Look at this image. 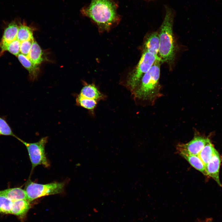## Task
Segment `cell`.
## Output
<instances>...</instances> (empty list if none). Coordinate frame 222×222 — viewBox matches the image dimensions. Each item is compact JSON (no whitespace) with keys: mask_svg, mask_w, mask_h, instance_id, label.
Wrapping results in <instances>:
<instances>
[{"mask_svg":"<svg viewBox=\"0 0 222 222\" xmlns=\"http://www.w3.org/2000/svg\"><path fill=\"white\" fill-rule=\"evenodd\" d=\"M1 195L6 197L12 201L21 199L28 200L25 190L19 187L9 188L2 191Z\"/></svg>","mask_w":222,"mask_h":222,"instance_id":"obj_12","label":"cell"},{"mask_svg":"<svg viewBox=\"0 0 222 222\" xmlns=\"http://www.w3.org/2000/svg\"><path fill=\"white\" fill-rule=\"evenodd\" d=\"M220 163L219 154L216 150L212 159L206 166V171L207 175L212 178L221 186L219 176Z\"/></svg>","mask_w":222,"mask_h":222,"instance_id":"obj_8","label":"cell"},{"mask_svg":"<svg viewBox=\"0 0 222 222\" xmlns=\"http://www.w3.org/2000/svg\"><path fill=\"white\" fill-rule=\"evenodd\" d=\"M34 39H31L20 42V53L27 57L30 51Z\"/></svg>","mask_w":222,"mask_h":222,"instance_id":"obj_22","label":"cell"},{"mask_svg":"<svg viewBox=\"0 0 222 222\" xmlns=\"http://www.w3.org/2000/svg\"><path fill=\"white\" fill-rule=\"evenodd\" d=\"M76 103L80 106L87 109L92 110L96 107L97 101L79 95L76 99Z\"/></svg>","mask_w":222,"mask_h":222,"instance_id":"obj_19","label":"cell"},{"mask_svg":"<svg viewBox=\"0 0 222 222\" xmlns=\"http://www.w3.org/2000/svg\"><path fill=\"white\" fill-rule=\"evenodd\" d=\"M30 202L25 199L13 201L11 214L19 216L24 215L30 208Z\"/></svg>","mask_w":222,"mask_h":222,"instance_id":"obj_13","label":"cell"},{"mask_svg":"<svg viewBox=\"0 0 222 222\" xmlns=\"http://www.w3.org/2000/svg\"><path fill=\"white\" fill-rule=\"evenodd\" d=\"M209 139L201 136L195 135L193 139L187 143L179 144L177 150L180 154H186L198 155Z\"/></svg>","mask_w":222,"mask_h":222,"instance_id":"obj_7","label":"cell"},{"mask_svg":"<svg viewBox=\"0 0 222 222\" xmlns=\"http://www.w3.org/2000/svg\"><path fill=\"white\" fill-rule=\"evenodd\" d=\"M43 52L38 43L34 40L27 57L34 64L38 65L43 61Z\"/></svg>","mask_w":222,"mask_h":222,"instance_id":"obj_15","label":"cell"},{"mask_svg":"<svg viewBox=\"0 0 222 222\" xmlns=\"http://www.w3.org/2000/svg\"><path fill=\"white\" fill-rule=\"evenodd\" d=\"M159 39L157 32L149 34L146 37L144 43V50L155 56H158Z\"/></svg>","mask_w":222,"mask_h":222,"instance_id":"obj_10","label":"cell"},{"mask_svg":"<svg viewBox=\"0 0 222 222\" xmlns=\"http://www.w3.org/2000/svg\"><path fill=\"white\" fill-rule=\"evenodd\" d=\"M116 6L110 0H92L82 13L95 22L101 31L108 30L117 19Z\"/></svg>","mask_w":222,"mask_h":222,"instance_id":"obj_1","label":"cell"},{"mask_svg":"<svg viewBox=\"0 0 222 222\" xmlns=\"http://www.w3.org/2000/svg\"><path fill=\"white\" fill-rule=\"evenodd\" d=\"M18 28L19 25L15 20L12 21L8 24L4 30L0 42V47L1 50L15 39Z\"/></svg>","mask_w":222,"mask_h":222,"instance_id":"obj_9","label":"cell"},{"mask_svg":"<svg viewBox=\"0 0 222 222\" xmlns=\"http://www.w3.org/2000/svg\"><path fill=\"white\" fill-rule=\"evenodd\" d=\"M194 168L205 175H207L206 166L198 155L180 154Z\"/></svg>","mask_w":222,"mask_h":222,"instance_id":"obj_16","label":"cell"},{"mask_svg":"<svg viewBox=\"0 0 222 222\" xmlns=\"http://www.w3.org/2000/svg\"><path fill=\"white\" fill-rule=\"evenodd\" d=\"M160 60H157L133 91L136 98L153 102L160 94Z\"/></svg>","mask_w":222,"mask_h":222,"instance_id":"obj_2","label":"cell"},{"mask_svg":"<svg viewBox=\"0 0 222 222\" xmlns=\"http://www.w3.org/2000/svg\"><path fill=\"white\" fill-rule=\"evenodd\" d=\"M215 150L216 149L209 141L198 154V156L205 166L212 159Z\"/></svg>","mask_w":222,"mask_h":222,"instance_id":"obj_17","label":"cell"},{"mask_svg":"<svg viewBox=\"0 0 222 222\" xmlns=\"http://www.w3.org/2000/svg\"><path fill=\"white\" fill-rule=\"evenodd\" d=\"M64 183L54 182L45 184L38 183L29 180L24 190L28 200L31 201L41 197L61 193L64 191Z\"/></svg>","mask_w":222,"mask_h":222,"instance_id":"obj_4","label":"cell"},{"mask_svg":"<svg viewBox=\"0 0 222 222\" xmlns=\"http://www.w3.org/2000/svg\"><path fill=\"white\" fill-rule=\"evenodd\" d=\"M15 39L20 42L34 39L32 29L25 24H20Z\"/></svg>","mask_w":222,"mask_h":222,"instance_id":"obj_18","label":"cell"},{"mask_svg":"<svg viewBox=\"0 0 222 222\" xmlns=\"http://www.w3.org/2000/svg\"><path fill=\"white\" fill-rule=\"evenodd\" d=\"M205 222H212L210 220H208V221H205Z\"/></svg>","mask_w":222,"mask_h":222,"instance_id":"obj_24","label":"cell"},{"mask_svg":"<svg viewBox=\"0 0 222 222\" xmlns=\"http://www.w3.org/2000/svg\"><path fill=\"white\" fill-rule=\"evenodd\" d=\"M2 192V191H0V195H1Z\"/></svg>","mask_w":222,"mask_h":222,"instance_id":"obj_23","label":"cell"},{"mask_svg":"<svg viewBox=\"0 0 222 222\" xmlns=\"http://www.w3.org/2000/svg\"><path fill=\"white\" fill-rule=\"evenodd\" d=\"M79 95L89 99L97 100L101 99L103 96L93 84H87L82 88Z\"/></svg>","mask_w":222,"mask_h":222,"instance_id":"obj_14","label":"cell"},{"mask_svg":"<svg viewBox=\"0 0 222 222\" xmlns=\"http://www.w3.org/2000/svg\"><path fill=\"white\" fill-rule=\"evenodd\" d=\"M157 60L161 61L159 56H155L147 51H143L138 65L130 74L127 80V84L132 90L133 91L134 90L144 75L148 72Z\"/></svg>","mask_w":222,"mask_h":222,"instance_id":"obj_5","label":"cell"},{"mask_svg":"<svg viewBox=\"0 0 222 222\" xmlns=\"http://www.w3.org/2000/svg\"><path fill=\"white\" fill-rule=\"evenodd\" d=\"M2 135L16 136L5 119L0 116V136Z\"/></svg>","mask_w":222,"mask_h":222,"instance_id":"obj_21","label":"cell"},{"mask_svg":"<svg viewBox=\"0 0 222 222\" xmlns=\"http://www.w3.org/2000/svg\"><path fill=\"white\" fill-rule=\"evenodd\" d=\"M15 138L26 147L31 163L32 171L39 165H42L46 167L49 166L45 150L47 141V137L42 138L38 142L34 143L25 142L16 136Z\"/></svg>","mask_w":222,"mask_h":222,"instance_id":"obj_6","label":"cell"},{"mask_svg":"<svg viewBox=\"0 0 222 222\" xmlns=\"http://www.w3.org/2000/svg\"><path fill=\"white\" fill-rule=\"evenodd\" d=\"M13 201L6 197L0 195V213L11 214Z\"/></svg>","mask_w":222,"mask_h":222,"instance_id":"obj_20","label":"cell"},{"mask_svg":"<svg viewBox=\"0 0 222 222\" xmlns=\"http://www.w3.org/2000/svg\"><path fill=\"white\" fill-rule=\"evenodd\" d=\"M173 18L171 11L167 9L158 33L160 42L158 56L161 62L170 63L175 58L176 46L173 31Z\"/></svg>","mask_w":222,"mask_h":222,"instance_id":"obj_3","label":"cell"},{"mask_svg":"<svg viewBox=\"0 0 222 222\" xmlns=\"http://www.w3.org/2000/svg\"><path fill=\"white\" fill-rule=\"evenodd\" d=\"M17 57L23 66L28 71L30 79L32 80H34L39 72L38 65L34 64L27 57L21 53H19Z\"/></svg>","mask_w":222,"mask_h":222,"instance_id":"obj_11","label":"cell"}]
</instances>
